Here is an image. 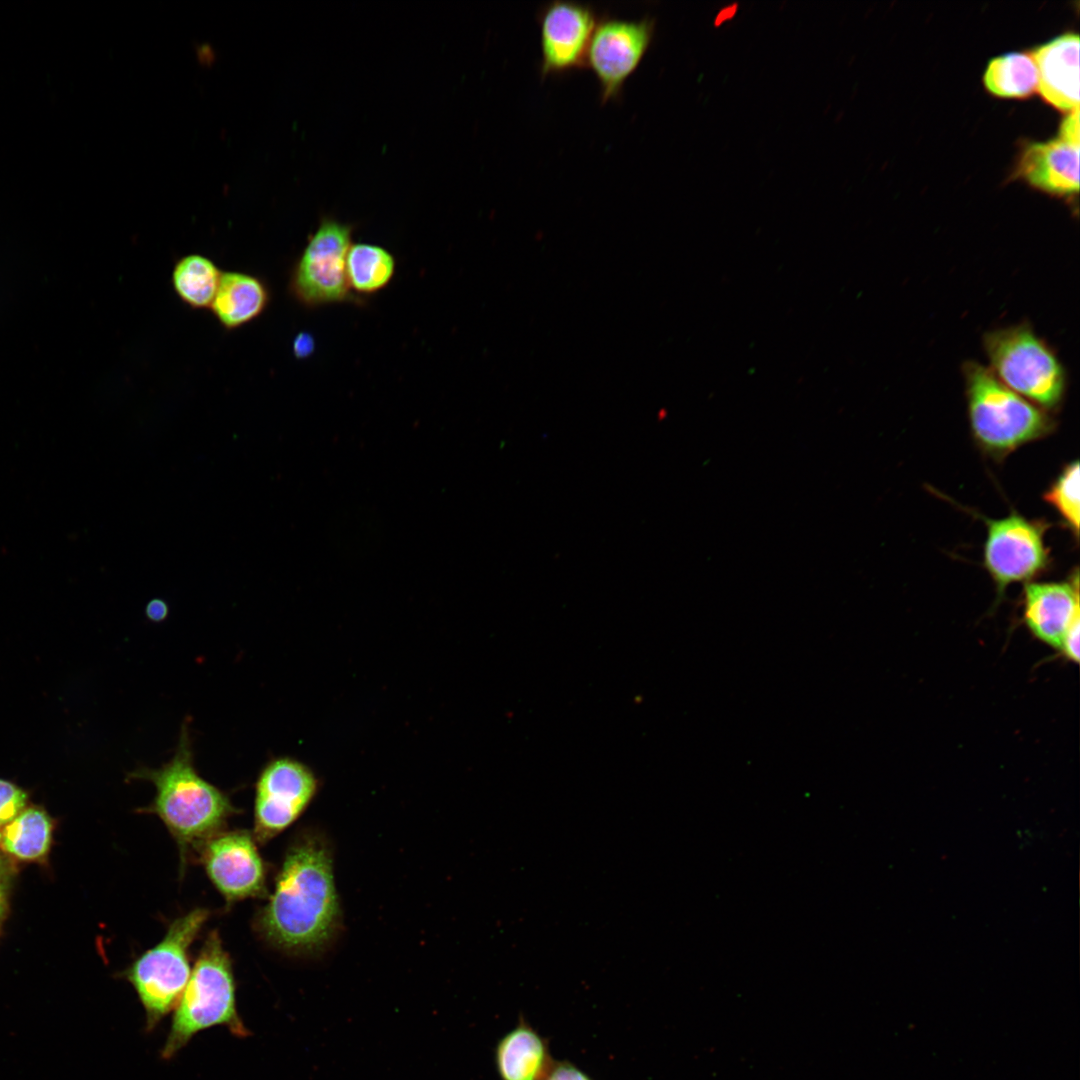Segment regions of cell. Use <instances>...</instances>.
Instances as JSON below:
<instances>
[{
	"instance_id": "d4e9b609",
	"label": "cell",
	"mask_w": 1080,
	"mask_h": 1080,
	"mask_svg": "<svg viewBox=\"0 0 1080 1080\" xmlns=\"http://www.w3.org/2000/svg\"><path fill=\"white\" fill-rule=\"evenodd\" d=\"M13 875V867L8 859L0 855V927L8 906V894Z\"/></svg>"
},
{
	"instance_id": "8fae6325",
	"label": "cell",
	"mask_w": 1080,
	"mask_h": 1080,
	"mask_svg": "<svg viewBox=\"0 0 1080 1080\" xmlns=\"http://www.w3.org/2000/svg\"><path fill=\"white\" fill-rule=\"evenodd\" d=\"M599 18L593 6L575 1H552L539 9L542 78L586 67Z\"/></svg>"
},
{
	"instance_id": "ac0fdd59",
	"label": "cell",
	"mask_w": 1080,
	"mask_h": 1080,
	"mask_svg": "<svg viewBox=\"0 0 1080 1080\" xmlns=\"http://www.w3.org/2000/svg\"><path fill=\"white\" fill-rule=\"evenodd\" d=\"M53 822L46 811L31 806L24 809L1 833L4 852L23 861H41L49 852Z\"/></svg>"
},
{
	"instance_id": "5b68a950",
	"label": "cell",
	"mask_w": 1080,
	"mask_h": 1080,
	"mask_svg": "<svg viewBox=\"0 0 1080 1080\" xmlns=\"http://www.w3.org/2000/svg\"><path fill=\"white\" fill-rule=\"evenodd\" d=\"M983 345L989 370L1008 388L1045 410L1062 402L1067 385L1065 369L1030 325L992 330L985 334Z\"/></svg>"
},
{
	"instance_id": "8992f818",
	"label": "cell",
	"mask_w": 1080,
	"mask_h": 1080,
	"mask_svg": "<svg viewBox=\"0 0 1080 1080\" xmlns=\"http://www.w3.org/2000/svg\"><path fill=\"white\" fill-rule=\"evenodd\" d=\"M210 911L195 908L176 918L162 940L140 955L123 976L134 987L153 1030L176 1006L190 978L189 948Z\"/></svg>"
},
{
	"instance_id": "7c38bea8",
	"label": "cell",
	"mask_w": 1080,
	"mask_h": 1080,
	"mask_svg": "<svg viewBox=\"0 0 1080 1080\" xmlns=\"http://www.w3.org/2000/svg\"><path fill=\"white\" fill-rule=\"evenodd\" d=\"M199 854L210 881L228 903L265 894V866L250 832L221 831Z\"/></svg>"
},
{
	"instance_id": "3957f363",
	"label": "cell",
	"mask_w": 1080,
	"mask_h": 1080,
	"mask_svg": "<svg viewBox=\"0 0 1080 1080\" xmlns=\"http://www.w3.org/2000/svg\"><path fill=\"white\" fill-rule=\"evenodd\" d=\"M214 1026H225L240 1038L249 1034L237 1012L231 959L216 931L208 935L199 951L161 1057L171 1059L197 1033Z\"/></svg>"
},
{
	"instance_id": "4316f807",
	"label": "cell",
	"mask_w": 1080,
	"mask_h": 1080,
	"mask_svg": "<svg viewBox=\"0 0 1080 1080\" xmlns=\"http://www.w3.org/2000/svg\"><path fill=\"white\" fill-rule=\"evenodd\" d=\"M169 613L167 603L159 598L150 600L145 608L146 617L155 623L164 621Z\"/></svg>"
},
{
	"instance_id": "44dd1931",
	"label": "cell",
	"mask_w": 1080,
	"mask_h": 1080,
	"mask_svg": "<svg viewBox=\"0 0 1080 1080\" xmlns=\"http://www.w3.org/2000/svg\"><path fill=\"white\" fill-rule=\"evenodd\" d=\"M394 270V257L380 246L358 243L351 245L347 252V279L350 288L357 292L373 293L384 288Z\"/></svg>"
},
{
	"instance_id": "9c48e42d",
	"label": "cell",
	"mask_w": 1080,
	"mask_h": 1080,
	"mask_svg": "<svg viewBox=\"0 0 1080 1080\" xmlns=\"http://www.w3.org/2000/svg\"><path fill=\"white\" fill-rule=\"evenodd\" d=\"M655 32V19L600 16L587 53V64L594 73L601 103L621 95L627 79L636 71L648 51Z\"/></svg>"
},
{
	"instance_id": "52a82bcc",
	"label": "cell",
	"mask_w": 1080,
	"mask_h": 1080,
	"mask_svg": "<svg viewBox=\"0 0 1080 1080\" xmlns=\"http://www.w3.org/2000/svg\"><path fill=\"white\" fill-rule=\"evenodd\" d=\"M351 233L348 224L330 218L321 221L290 277V291L300 303L317 306L350 298L346 256Z\"/></svg>"
},
{
	"instance_id": "9a60e30c",
	"label": "cell",
	"mask_w": 1080,
	"mask_h": 1080,
	"mask_svg": "<svg viewBox=\"0 0 1080 1080\" xmlns=\"http://www.w3.org/2000/svg\"><path fill=\"white\" fill-rule=\"evenodd\" d=\"M1031 56L1038 70V91L1060 111L1079 108V35L1061 34L1037 47Z\"/></svg>"
},
{
	"instance_id": "7402d4cb",
	"label": "cell",
	"mask_w": 1080,
	"mask_h": 1080,
	"mask_svg": "<svg viewBox=\"0 0 1080 1080\" xmlns=\"http://www.w3.org/2000/svg\"><path fill=\"white\" fill-rule=\"evenodd\" d=\"M1047 503L1052 505L1071 529L1075 537L1079 534V463L1077 460L1064 467L1056 480L1044 494Z\"/></svg>"
},
{
	"instance_id": "cb8c5ba5",
	"label": "cell",
	"mask_w": 1080,
	"mask_h": 1080,
	"mask_svg": "<svg viewBox=\"0 0 1080 1080\" xmlns=\"http://www.w3.org/2000/svg\"><path fill=\"white\" fill-rule=\"evenodd\" d=\"M544 1080H593L581 1068L568 1060L554 1061Z\"/></svg>"
},
{
	"instance_id": "ffe728a7",
	"label": "cell",
	"mask_w": 1080,
	"mask_h": 1080,
	"mask_svg": "<svg viewBox=\"0 0 1080 1080\" xmlns=\"http://www.w3.org/2000/svg\"><path fill=\"white\" fill-rule=\"evenodd\" d=\"M983 81L996 96L1025 98L1038 89V70L1031 54L1011 52L990 60Z\"/></svg>"
},
{
	"instance_id": "f1b7e54d",
	"label": "cell",
	"mask_w": 1080,
	"mask_h": 1080,
	"mask_svg": "<svg viewBox=\"0 0 1080 1080\" xmlns=\"http://www.w3.org/2000/svg\"><path fill=\"white\" fill-rule=\"evenodd\" d=\"M0 841H1V832H0Z\"/></svg>"
},
{
	"instance_id": "277c9868",
	"label": "cell",
	"mask_w": 1080,
	"mask_h": 1080,
	"mask_svg": "<svg viewBox=\"0 0 1080 1080\" xmlns=\"http://www.w3.org/2000/svg\"><path fill=\"white\" fill-rule=\"evenodd\" d=\"M962 372L971 432L986 452L1005 456L1053 429L1047 410L1008 388L988 367L967 361Z\"/></svg>"
},
{
	"instance_id": "2e32d148",
	"label": "cell",
	"mask_w": 1080,
	"mask_h": 1080,
	"mask_svg": "<svg viewBox=\"0 0 1080 1080\" xmlns=\"http://www.w3.org/2000/svg\"><path fill=\"white\" fill-rule=\"evenodd\" d=\"M494 1060L500 1080H544L555 1061L548 1040L523 1016L498 1040Z\"/></svg>"
},
{
	"instance_id": "d6986e66",
	"label": "cell",
	"mask_w": 1080,
	"mask_h": 1080,
	"mask_svg": "<svg viewBox=\"0 0 1080 1080\" xmlns=\"http://www.w3.org/2000/svg\"><path fill=\"white\" fill-rule=\"evenodd\" d=\"M222 272L208 257L189 254L175 263L171 282L177 296L194 309L210 308Z\"/></svg>"
},
{
	"instance_id": "e0dca14e",
	"label": "cell",
	"mask_w": 1080,
	"mask_h": 1080,
	"mask_svg": "<svg viewBox=\"0 0 1080 1080\" xmlns=\"http://www.w3.org/2000/svg\"><path fill=\"white\" fill-rule=\"evenodd\" d=\"M269 300V289L262 279L249 273L227 271L222 272L210 308L222 327L233 330L258 318Z\"/></svg>"
},
{
	"instance_id": "ba28073f",
	"label": "cell",
	"mask_w": 1080,
	"mask_h": 1080,
	"mask_svg": "<svg viewBox=\"0 0 1080 1080\" xmlns=\"http://www.w3.org/2000/svg\"><path fill=\"white\" fill-rule=\"evenodd\" d=\"M317 789L315 773L302 761L290 756L270 759L255 783V840L264 844L294 823Z\"/></svg>"
},
{
	"instance_id": "6da1fadb",
	"label": "cell",
	"mask_w": 1080,
	"mask_h": 1080,
	"mask_svg": "<svg viewBox=\"0 0 1080 1080\" xmlns=\"http://www.w3.org/2000/svg\"><path fill=\"white\" fill-rule=\"evenodd\" d=\"M338 914L327 847L315 837L298 841L288 850L274 891L257 915V931L286 951H313L329 940Z\"/></svg>"
},
{
	"instance_id": "4fadbf2b",
	"label": "cell",
	"mask_w": 1080,
	"mask_h": 1080,
	"mask_svg": "<svg viewBox=\"0 0 1080 1080\" xmlns=\"http://www.w3.org/2000/svg\"><path fill=\"white\" fill-rule=\"evenodd\" d=\"M1023 620L1031 634L1060 650L1066 634L1079 620V576L1070 582H1032L1024 586Z\"/></svg>"
},
{
	"instance_id": "5bb4252c",
	"label": "cell",
	"mask_w": 1080,
	"mask_h": 1080,
	"mask_svg": "<svg viewBox=\"0 0 1080 1080\" xmlns=\"http://www.w3.org/2000/svg\"><path fill=\"white\" fill-rule=\"evenodd\" d=\"M1079 145L1061 137L1024 147L1016 175L1034 188L1056 196L1079 191Z\"/></svg>"
},
{
	"instance_id": "83f0119b",
	"label": "cell",
	"mask_w": 1080,
	"mask_h": 1080,
	"mask_svg": "<svg viewBox=\"0 0 1080 1080\" xmlns=\"http://www.w3.org/2000/svg\"><path fill=\"white\" fill-rule=\"evenodd\" d=\"M292 349L293 353L298 358H305L309 356L314 349L313 337L306 332L299 333L294 338Z\"/></svg>"
},
{
	"instance_id": "484cf974",
	"label": "cell",
	"mask_w": 1080,
	"mask_h": 1080,
	"mask_svg": "<svg viewBox=\"0 0 1080 1080\" xmlns=\"http://www.w3.org/2000/svg\"><path fill=\"white\" fill-rule=\"evenodd\" d=\"M1059 137L1080 144L1079 108L1067 113L1061 126Z\"/></svg>"
},
{
	"instance_id": "30bf717a",
	"label": "cell",
	"mask_w": 1080,
	"mask_h": 1080,
	"mask_svg": "<svg viewBox=\"0 0 1080 1080\" xmlns=\"http://www.w3.org/2000/svg\"><path fill=\"white\" fill-rule=\"evenodd\" d=\"M985 522L984 566L1000 598L1010 584L1032 579L1048 567L1046 526L1015 512Z\"/></svg>"
},
{
	"instance_id": "603a6c76",
	"label": "cell",
	"mask_w": 1080,
	"mask_h": 1080,
	"mask_svg": "<svg viewBox=\"0 0 1080 1080\" xmlns=\"http://www.w3.org/2000/svg\"><path fill=\"white\" fill-rule=\"evenodd\" d=\"M27 804V794L15 784L0 779V825L15 819Z\"/></svg>"
},
{
	"instance_id": "7a4b0ae2",
	"label": "cell",
	"mask_w": 1080,
	"mask_h": 1080,
	"mask_svg": "<svg viewBox=\"0 0 1080 1080\" xmlns=\"http://www.w3.org/2000/svg\"><path fill=\"white\" fill-rule=\"evenodd\" d=\"M128 780H145L156 789L143 813L157 815L177 843L181 865L192 853L221 832L238 809L229 796L202 778L195 769L190 734L185 721L173 757L157 769L140 767L128 773Z\"/></svg>"
}]
</instances>
